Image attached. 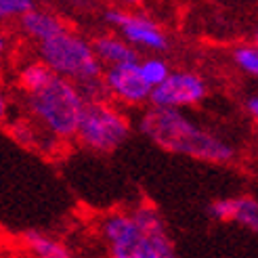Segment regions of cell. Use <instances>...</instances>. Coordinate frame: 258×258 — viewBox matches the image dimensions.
<instances>
[{
  "instance_id": "cell-22",
  "label": "cell",
  "mask_w": 258,
  "mask_h": 258,
  "mask_svg": "<svg viewBox=\"0 0 258 258\" xmlns=\"http://www.w3.org/2000/svg\"><path fill=\"white\" fill-rule=\"evenodd\" d=\"M109 258H115V256H109Z\"/></svg>"
},
{
  "instance_id": "cell-6",
  "label": "cell",
  "mask_w": 258,
  "mask_h": 258,
  "mask_svg": "<svg viewBox=\"0 0 258 258\" xmlns=\"http://www.w3.org/2000/svg\"><path fill=\"white\" fill-rule=\"evenodd\" d=\"M103 17L109 25L118 28L120 36L135 48H147L153 53L168 50V38L158 28V23L151 21L149 17L133 15V13H124L118 9H109Z\"/></svg>"
},
{
  "instance_id": "cell-18",
  "label": "cell",
  "mask_w": 258,
  "mask_h": 258,
  "mask_svg": "<svg viewBox=\"0 0 258 258\" xmlns=\"http://www.w3.org/2000/svg\"><path fill=\"white\" fill-rule=\"evenodd\" d=\"M36 9L34 0H0V17L11 19V17H23L25 13Z\"/></svg>"
},
{
  "instance_id": "cell-8",
  "label": "cell",
  "mask_w": 258,
  "mask_h": 258,
  "mask_svg": "<svg viewBox=\"0 0 258 258\" xmlns=\"http://www.w3.org/2000/svg\"><path fill=\"white\" fill-rule=\"evenodd\" d=\"M141 63V61H139ZM139 63H124V66H109L105 72V84L109 95L120 99L128 105H141L149 101L151 86L141 76Z\"/></svg>"
},
{
  "instance_id": "cell-1",
  "label": "cell",
  "mask_w": 258,
  "mask_h": 258,
  "mask_svg": "<svg viewBox=\"0 0 258 258\" xmlns=\"http://www.w3.org/2000/svg\"><path fill=\"white\" fill-rule=\"evenodd\" d=\"M141 133L158 147L176 156L225 164L235 158V149L225 139L206 131L176 107L151 105L141 118Z\"/></svg>"
},
{
  "instance_id": "cell-12",
  "label": "cell",
  "mask_w": 258,
  "mask_h": 258,
  "mask_svg": "<svg viewBox=\"0 0 258 258\" xmlns=\"http://www.w3.org/2000/svg\"><path fill=\"white\" fill-rule=\"evenodd\" d=\"M97 55L103 63L107 66H124V63H139V50L126 42L124 38H115V36H99L93 42Z\"/></svg>"
},
{
  "instance_id": "cell-11",
  "label": "cell",
  "mask_w": 258,
  "mask_h": 258,
  "mask_svg": "<svg viewBox=\"0 0 258 258\" xmlns=\"http://www.w3.org/2000/svg\"><path fill=\"white\" fill-rule=\"evenodd\" d=\"M19 25L25 36H30L36 42H44L48 38H53L61 32L68 30V25L63 23L59 17H55L53 13L46 11H30L23 17H19Z\"/></svg>"
},
{
  "instance_id": "cell-4",
  "label": "cell",
  "mask_w": 258,
  "mask_h": 258,
  "mask_svg": "<svg viewBox=\"0 0 258 258\" xmlns=\"http://www.w3.org/2000/svg\"><path fill=\"white\" fill-rule=\"evenodd\" d=\"M131 135L126 115L103 101H86L76 139L97 153H111Z\"/></svg>"
},
{
  "instance_id": "cell-21",
  "label": "cell",
  "mask_w": 258,
  "mask_h": 258,
  "mask_svg": "<svg viewBox=\"0 0 258 258\" xmlns=\"http://www.w3.org/2000/svg\"><path fill=\"white\" fill-rule=\"evenodd\" d=\"M256 46H258V34H256Z\"/></svg>"
},
{
  "instance_id": "cell-19",
  "label": "cell",
  "mask_w": 258,
  "mask_h": 258,
  "mask_svg": "<svg viewBox=\"0 0 258 258\" xmlns=\"http://www.w3.org/2000/svg\"><path fill=\"white\" fill-rule=\"evenodd\" d=\"M246 107H248V111H250V115H252V118L258 122V97H252V99H248Z\"/></svg>"
},
{
  "instance_id": "cell-17",
  "label": "cell",
  "mask_w": 258,
  "mask_h": 258,
  "mask_svg": "<svg viewBox=\"0 0 258 258\" xmlns=\"http://www.w3.org/2000/svg\"><path fill=\"white\" fill-rule=\"evenodd\" d=\"M9 133H11L13 139L17 141V143H21V145H25V147H40V149H42V143H40V139H38L36 128H34V124H30V122L19 120L17 124H13V126L9 128Z\"/></svg>"
},
{
  "instance_id": "cell-20",
  "label": "cell",
  "mask_w": 258,
  "mask_h": 258,
  "mask_svg": "<svg viewBox=\"0 0 258 258\" xmlns=\"http://www.w3.org/2000/svg\"><path fill=\"white\" fill-rule=\"evenodd\" d=\"M122 3H126V5H137L139 0H122Z\"/></svg>"
},
{
  "instance_id": "cell-2",
  "label": "cell",
  "mask_w": 258,
  "mask_h": 258,
  "mask_svg": "<svg viewBox=\"0 0 258 258\" xmlns=\"http://www.w3.org/2000/svg\"><path fill=\"white\" fill-rule=\"evenodd\" d=\"M25 99H28V109L34 122L42 131L57 139L76 137L86 99L74 80L55 74V78L44 88L25 95Z\"/></svg>"
},
{
  "instance_id": "cell-13",
  "label": "cell",
  "mask_w": 258,
  "mask_h": 258,
  "mask_svg": "<svg viewBox=\"0 0 258 258\" xmlns=\"http://www.w3.org/2000/svg\"><path fill=\"white\" fill-rule=\"evenodd\" d=\"M23 241L36 258H72L70 250L61 241L40 233V231H25Z\"/></svg>"
},
{
  "instance_id": "cell-15",
  "label": "cell",
  "mask_w": 258,
  "mask_h": 258,
  "mask_svg": "<svg viewBox=\"0 0 258 258\" xmlns=\"http://www.w3.org/2000/svg\"><path fill=\"white\" fill-rule=\"evenodd\" d=\"M139 68H141V76H143V80H145L151 88L160 86V84L170 76V68L166 66V61H162V59H158V57H151V59L141 61Z\"/></svg>"
},
{
  "instance_id": "cell-3",
  "label": "cell",
  "mask_w": 258,
  "mask_h": 258,
  "mask_svg": "<svg viewBox=\"0 0 258 258\" xmlns=\"http://www.w3.org/2000/svg\"><path fill=\"white\" fill-rule=\"evenodd\" d=\"M38 57L55 74L70 78L76 84L103 78V61L95 46L70 30L61 32L44 42H38Z\"/></svg>"
},
{
  "instance_id": "cell-7",
  "label": "cell",
  "mask_w": 258,
  "mask_h": 258,
  "mask_svg": "<svg viewBox=\"0 0 258 258\" xmlns=\"http://www.w3.org/2000/svg\"><path fill=\"white\" fill-rule=\"evenodd\" d=\"M206 82L191 72H170L160 86L151 90L149 103L156 107H176L183 109L196 105L206 97Z\"/></svg>"
},
{
  "instance_id": "cell-14",
  "label": "cell",
  "mask_w": 258,
  "mask_h": 258,
  "mask_svg": "<svg viewBox=\"0 0 258 258\" xmlns=\"http://www.w3.org/2000/svg\"><path fill=\"white\" fill-rule=\"evenodd\" d=\"M53 78H55V72L50 70L44 61H34V63H28V66L19 72L17 82L25 95H32L36 90L44 88Z\"/></svg>"
},
{
  "instance_id": "cell-10",
  "label": "cell",
  "mask_w": 258,
  "mask_h": 258,
  "mask_svg": "<svg viewBox=\"0 0 258 258\" xmlns=\"http://www.w3.org/2000/svg\"><path fill=\"white\" fill-rule=\"evenodd\" d=\"M131 214L137 221V225L143 229L153 241H156L162 258H178L176 250L172 246V239L168 235V229H166V225H164V218L158 212L156 206L149 204V202H141L139 206H135V208L131 210Z\"/></svg>"
},
{
  "instance_id": "cell-5",
  "label": "cell",
  "mask_w": 258,
  "mask_h": 258,
  "mask_svg": "<svg viewBox=\"0 0 258 258\" xmlns=\"http://www.w3.org/2000/svg\"><path fill=\"white\" fill-rule=\"evenodd\" d=\"M101 235L115 258H162L156 241L137 225L131 212H111L101 221Z\"/></svg>"
},
{
  "instance_id": "cell-9",
  "label": "cell",
  "mask_w": 258,
  "mask_h": 258,
  "mask_svg": "<svg viewBox=\"0 0 258 258\" xmlns=\"http://www.w3.org/2000/svg\"><path fill=\"white\" fill-rule=\"evenodd\" d=\"M208 214L218 223H235L258 233V200L250 196L216 200L208 206Z\"/></svg>"
},
{
  "instance_id": "cell-16",
  "label": "cell",
  "mask_w": 258,
  "mask_h": 258,
  "mask_svg": "<svg viewBox=\"0 0 258 258\" xmlns=\"http://www.w3.org/2000/svg\"><path fill=\"white\" fill-rule=\"evenodd\" d=\"M233 61L243 74L258 78V46H239V48H235Z\"/></svg>"
}]
</instances>
